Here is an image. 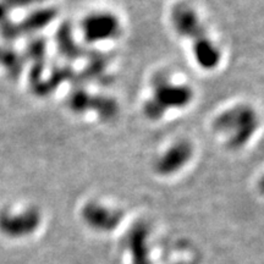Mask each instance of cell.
Masks as SVG:
<instances>
[{"mask_svg": "<svg viewBox=\"0 0 264 264\" xmlns=\"http://www.w3.org/2000/svg\"><path fill=\"white\" fill-rule=\"evenodd\" d=\"M259 124V115L252 105L236 103L214 115L210 128L225 148L239 151L253 140Z\"/></svg>", "mask_w": 264, "mask_h": 264, "instance_id": "6da1fadb", "label": "cell"}, {"mask_svg": "<svg viewBox=\"0 0 264 264\" xmlns=\"http://www.w3.org/2000/svg\"><path fill=\"white\" fill-rule=\"evenodd\" d=\"M193 101V90L170 73H158L149 83L145 109L149 119L159 120L171 111L184 110Z\"/></svg>", "mask_w": 264, "mask_h": 264, "instance_id": "7a4b0ae2", "label": "cell"}, {"mask_svg": "<svg viewBox=\"0 0 264 264\" xmlns=\"http://www.w3.org/2000/svg\"><path fill=\"white\" fill-rule=\"evenodd\" d=\"M81 36L90 44H105L117 40L124 32V23L115 11L93 9L80 22Z\"/></svg>", "mask_w": 264, "mask_h": 264, "instance_id": "3957f363", "label": "cell"}, {"mask_svg": "<svg viewBox=\"0 0 264 264\" xmlns=\"http://www.w3.org/2000/svg\"><path fill=\"white\" fill-rule=\"evenodd\" d=\"M80 214L84 227L99 235L116 231L125 219L122 209L102 199L87 201L82 207Z\"/></svg>", "mask_w": 264, "mask_h": 264, "instance_id": "277c9868", "label": "cell"}, {"mask_svg": "<svg viewBox=\"0 0 264 264\" xmlns=\"http://www.w3.org/2000/svg\"><path fill=\"white\" fill-rule=\"evenodd\" d=\"M195 158V146L186 139H178L170 142L155 155L153 169L157 175L163 178L183 172Z\"/></svg>", "mask_w": 264, "mask_h": 264, "instance_id": "5b68a950", "label": "cell"}, {"mask_svg": "<svg viewBox=\"0 0 264 264\" xmlns=\"http://www.w3.org/2000/svg\"><path fill=\"white\" fill-rule=\"evenodd\" d=\"M43 225V213L34 205L0 214V231L14 240H23L33 236Z\"/></svg>", "mask_w": 264, "mask_h": 264, "instance_id": "8992f818", "label": "cell"}, {"mask_svg": "<svg viewBox=\"0 0 264 264\" xmlns=\"http://www.w3.org/2000/svg\"><path fill=\"white\" fill-rule=\"evenodd\" d=\"M170 21L174 31L180 37L195 40L203 36L205 26L201 14L190 4H178L172 8Z\"/></svg>", "mask_w": 264, "mask_h": 264, "instance_id": "52a82bcc", "label": "cell"}, {"mask_svg": "<svg viewBox=\"0 0 264 264\" xmlns=\"http://www.w3.org/2000/svg\"><path fill=\"white\" fill-rule=\"evenodd\" d=\"M191 48H192L191 54H192L193 60L198 67H201V70L213 71V70H216V67L222 63V47L207 33L192 40Z\"/></svg>", "mask_w": 264, "mask_h": 264, "instance_id": "ba28073f", "label": "cell"}, {"mask_svg": "<svg viewBox=\"0 0 264 264\" xmlns=\"http://www.w3.org/2000/svg\"><path fill=\"white\" fill-rule=\"evenodd\" d=\"M148 230L137 227L126 237L125 253L128 264H153Z\"/></svg>", "mask_w": 264, "mask_h": 264, "instance_id": "9c48e42d", "label": "cell"}]
</instances>
